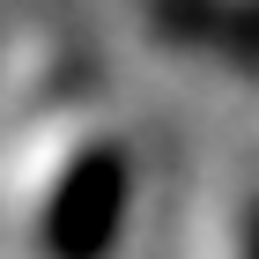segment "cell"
<instances>
[{"label": "cell", "instance_id": "obj_1", "mask_svg": "<svg viewBox=\"0 0 259 259\" xmlns=\"http://www.w3.org/2000/svg\"><path fill=\"white\" fill-rule=\"evenodd\" d=\"M134 200V156L97 67L52 30H30V67L0 134V215L30 259H111Z\"/></svg>", "mask_w": 259, "mask_h": 259}, {"label": "cell", "instance_id": "obj_2", "mask_svg": "<svg viewBox=\"0 0 259 259\" xmlns=\"http://www.w3.org/2000/svg\"><path fill=\"white\" fill-rule=\"evenodd\" d=\"M200 259H259V170L222 185V200L200 222Z\"/></svg>", "mask_w": 259, "mask_h": 259}]
</instances>
